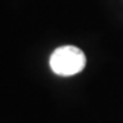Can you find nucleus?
I'll list each match as a JSON object with an SVG mask.
<instances>
[{
    "label": "nucleus",
    "instance_id": "nucleus-1",
    "mask_svg": "<svg viewBox=\"0 0 123 123\" xmlns=\"http://www.w3.org/2000/svg\"><path fill=\"white\" fill-rule=\"evenodd\" d=\"M86 54L83 53V50L74 45L57 48L49 59L50 69L60 77L75 75L86 68Z\"/></svg>",
    "mask_w": 123,
    "mask_h": 123
}]
</instances>
